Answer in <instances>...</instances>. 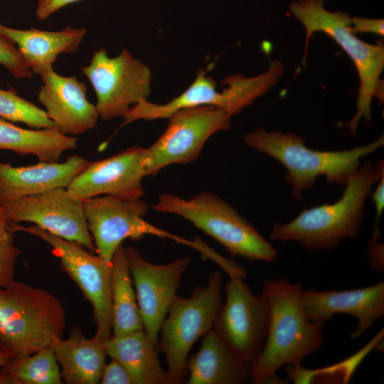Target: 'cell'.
Returning <instances> with one entry per match:
<instances>
[{"label": "cell", "mask_w": 384, "mask_h": 384, "mask_svg": "<svg viewBox=\"0 0 384 384\" xmlns=\"http://www.w3.org/2000/svg\"><path fill=\"white\" fill-rule=\"evenodd\" d=\"M225 301L213 329L234 355L250 368L260 355L268 331L270 305L267 297L255 295L240 277H229Z\"/></svg>", "instance_id": "7c38bea8"}, {"label": "cell", "mask_w": 384, "mask_h": 384, "mask_svg": "<svg viewBox=\"0 0 384 384\" xmlns=\"http://www.w3.org/2000/svg\"><path fill=\"white\" fill-rule=\"evenodd\" d=\"M97 95L95 105L103 120L123 118L151 92V72L140 60L123 49L110 58L102 48L95 52L88 65L81 68Z\"/></svg>", "instance_id": "8fae6325"}, {"label": "cell", "mask_w": 384, "mask_h": 384, "mask_svg": "<svg viewBox=\"0 0 384 384\" xmlns=\"http://www.w3.org/2000/svg\"><path fill=\"white\" fill-rule=\"evenodd\" d=\"M11 360L0 350V367L9 363Z\"/></svg>", "instance_id": "e575fe53"}, {"label": "cell", "mask_w": 384, "mask_h": 384, "mask_svg": "<svg viewBox=\"0 0 384 384\" xmlns=\"http://www.w3.org/2000/svg\"><path fill=\"white\" fill-rule=\"evenodd\" d=\"M101 384H134L128 371L115 360L105 364L100 381Z\"/></svg>", "instance_id": "f546056e"}, {"label": "cell", "mask_w": 384, "mask_h": 384, "mask_svg": "<svg viewBox=\"0 0 384 384\" xmlns=\"http://www.w3.org/2000/svg\"><path fill=\"white\" fill-rule=\"evenodd\" d=\"M222 274L212 272L205 285L195 287L189 297L176 295L171 305L158 339L167 363L169 384L185 381L190 350L213 329L222 306Z\"/></svg>", "instance_id": "52a82bcc"}, {"label": "cell", "mask_w": 384, "mask_h": 384, "mask_svg": "<svg viewBox=\"0 0 384 384\" xmlns=\"http://www.w3.org/2000/svg\"><path fill=\"white\" fill-rule=\"evenodd\" d=\"M112 315L114 336L144 329L126 250L120 245L112 259Z\"/></svg>", "instance_id": "d4e9b609"}, {"label": "cell", "mask_w": 384, "mask_h": 384, "mask_svg": "<svg viewBox=\"0 0 384 384\" xmlns=\"http://www.w3.org/2000/svg\"><path fill=\"white\" fill-rule=\"evenodd\" d=\"M0 64L16 78H32L33 76L15 44L1 34Z\"/></svg>", "instance_id": "f1b7e54d"}, {"label": "cell", "mask_w": 384, "mask_h": 384, "mask_svg": "<svg viewBox=\"0 0 384 384\" xmlns=\"http://www.w3.org/2000/svg\"><path fill=\"white\" fill-rule=\"evenodd\" d=\"M65 328V309L51 292L15 279L0 288V350L11 361L51 346Z\"/></svg>", "instance_id": "277c9868"}, {"label": "cell", "mask_w": 384, "mask_h": 384, "mask_svg": "<svg viewBox=\"0 0 384 384\" xmlns=\"http://www.w3.org/2000/svg\"><path fill=\"white\" fill-rule=\"evenodd\" d=\"M244 142L259 152L274 158L287 169L285 181L292 196L302 199L319 176L327 183L344 186L361 165L363 157L384 144V137L363 146L342 151H318L309 148L305 139L295 134L269 132L262 128L244 134Z\"/></svg>", "instance_id": "3957f363"}, {"label": "cell", "mask_w": 384, "mask_h": 384, "mask_svg": "<svg viewBox=\"0 0 384 384\" xmlns=\"http://www.w3.org/2000/svg\"><path fill=\"white\" fill-rule=\"evenodd\" d=\"M371 199L375 206V226L369 244L377 242L380 233L378 232V223L384 209V176L378 181L375 189L371 193Z\"/></svg>", "instance_id": "4dcf8cb0"}, {"label": "cell", "mask_w": 384, "mask_h": 384, "mask_svg": "<svg viewBox=\"0 0 384 384\" xmlns=\"http://www.w3.org/2000/svg\"><path fill=\"white\" fill-rule=\"evenodd\" d=\"M144 331L158 346L159 334L191 260L165 265L151 263L134 247H125Z\"/></svg>", "instance_id": "9a60e30c"}, {"label": "cell", "mask_w": 384, "mask_h": 384, "mask_svg": "<svg viewBox=\"0 0 384 384\" xmlns=\"http://www.w3.org/2000/svg\"><path fill=\"white\" fill-rule=\"evenodd\" d=\"M384 176V164L370 160L351 177L342 196L335 203L302 210L292 220L273 225L270 238L278 242H296L309 250H326L341 241L355 239L361 228L366 201L373 186Z\"/></svg>", "instance_id": "7a4b0ae2"}, {"label": "cell", "mask_w": 384, "mask_h": 384, "mask_svg": "<svg viewBox=\"0 0 384 384\" xmlns=\"http://www.w3.org/2000/svg\"><path fill=\"white\" fill-rule=\"evenodd\" d=\"M152 208L188 220L218 242L233 257L272 262L278 256L276 248L252 223L212 192H201L189 199L161 193Z\"/></svg>", "instance_id": "8992f818"}, {"label": "cell", "mask_w": 384, "mask_h": 384, "mask_svg": "<svg viewBox=\"0 0 384 384\" xmlns=\"http://www.w3.org/2000/svg\"><path fill=\"white\" fill-rule=\"evenodd\" d=\"M198 351L188 358L187 384H242L250 380V368L241 362L212 329Z\"/></svg>", "instance_id": "44dd1931"}, {"label": "cell", "mask_w": 384, "mask_h": 384, "mask_svg": "<svg viewBox=\"0 0 384 384\" xmlns=\"http://www.w3.org/2000/svg\"><path fill=\"white\" fill-rule=\"evenodd\" d=\"M77 147L75 137L56 129H24L0 118V149L31 154L39 161L58 162L65 151Z\"/></svg>", "instance_id": "cb8c5ba5"}, {"label": "cell", "mask_w": 384, "mask_h": 384, "mask_svg": "<svg viewBox=\"0 0 384 384\" xmlns=\"http://www.w3.org/2000/svg\"><path fill=\"white\" fill-rule=\"evenodd\" d=\"M168 119L165 131L146 148L145 176H154L169 165L193 162L212 135L231 127V116L213 105L181 109Z\"/></svg>", "instance_id": "30bf717a"}, {"label": "cell", "mask_w": 384, "mask_h": 384, "mask_svg": "<svg viewBox=\"0 0 384 384\" xmlns=\"http://www.w3.org/2000/svg\"><path fill=\"white\" fill-rule=\"evenodd\" d=\"M277 81V76L272 69L250 78L232 75L224 80L226 87L218 92L215 81L201 71L185 91L169 102L161 105L144 100L133 106L124 117L122 125L139 119L169 118L178 110L200 105L218 107L232 117L265 94Z\"/></svg>", "instance_id": "ba28073f"}, {"label": "cell", "mask_w": 384, "mask_h": 384, "mask_svg": "<svg viewBox=\"0 0 384 384\" xmlns=\"http://www.w3.org/2000/svg\"><path fill=\"white\" fill-rule=\"evenodd\" d=\"M10 225L14 233L21 231L33 235L52 247L62 269L90 302L96 324L94 337L105 345L112 330V261L107 262L98 255H93L77 242L61 238L35 225L25 227L10 223Z\"/></svg>", "instance_id": "9c48e42d"}, {"label": "cell", "mask_w": 384, "mask_h": 384, "mask_svg": "<svg viewBox=\"0 0 384 384\" xmlns=\"http://www.w3.org/2000/svg\"><path fill=\"white\" fill-rule=\"evenodd\" d=\"M146 148L132 146L102 160L90 162L66 188L74 198L110 196L124 199L141 198L145 177Z\"/></svg>", "instance_id": "2e32d148"}, {"label": "cell", "mask_w": 384, "mask_h": 384, "mask_svg": "<svg viewBox=\"0 0 384 384\" xmlns=\"http://www.w3.org/2000/svg\"><path fill=\"white\" fill-rule=\"evenodd\" d=\"M0 117L3 119L26 124L31 129H56L45 110L18 95L12 88H0Z\"/></svg>", "instance_id": "4316f807"}, {"label": "cell", "mask_w": 384, "mask_h": 384, "mask_svg": "<svg viewBox=\"0 0 384 384\" xmlns=\"http://www.w3.org/2000/svg\"><path fill=\"white\" fill-rule=\"evenodd\" d=\"M85 33V28L70 26L61 31H48L36 28L19 30L0 23V34L17 45L28 68L40 75L53 70V64L59 54L76 51Z\"/></svg>", "instance_id": "ffe728a7"}, {"label": "cell", "mask_w": 384, "mask_h": 384, "mask_svg": "<svg viewBox=\"0 0 384 384\" xmlns=\"http://www.w3.org/2000/svg\"><path fill=\"white\" fill-rule=\"evenodd\" d=\"M51 347L65 383H100L107 354L104 344L94 336L87 338L81 328L75 326L67 338L57 340Z\"/></svg>", "instance_id": "7402d4cb"}, {"label": "cell", "mask_w": 384, "mask_h": 384, "mask_svg": "<svg viewBox=\"0 0 384 384\" xmlns=\"http://www.w3.org/2000/svg\"><path fill=\"white\" fill-rule=\"evenodd\" d=\"M301 302L312 321L325 324L338 314L353 316L357 325L350 336L357 338L384 316V282L341 291L302 289Z\"/></svg>", "instance_id": "e0dca14e"}, {"label": "cell", "mask_w": 384, "mask_h": 384, "mask_svg": "<svg viewBox=\"0 0 384 384\" xmlns=\"http://www.w3.org/2000/svg\"><path fill=\"white\" fill-rule=\"evenodd\" d=\"M21 254L14 242V232L0 204V288L14 280L16 262Z\"/></svg>", "instance_id": "83f0119b"}, {"label": "cell", "mask_w": 384, "mask_h": 384, "mask_svg": "<svg viewBox=\"0 0 384 384\" xmlns=\"http://www.w3.org/2000/svg\"><path fill=\"white\" fill-rule=\"evenodd\" d=\"M80 0H38L36 16L39 21H45L63 7Z\"/></svg>", "instance_id": "d6a6232c"}, {"label": "cell", "mask_w": 384, "mask_h": 384, "mask_svg": "<svg viewBox=\"0 0 384 384\" xmlns=\"http://www.w3.org/2000/svg\"><path fill=\"white\" fill-rule=\"evenodd\" d=\"M41 77L43 85L38 100L58 130L67 135H78L96 125L99 114L96 106L86 97L84 82L73 75H60L54 70Z\"/></svg>", "instance_id": "ac0fdd59"}, {"label": "cell", "mask_w": 384, "mask_h": 384, "mask_svg": "<svg viewBox=\"0 0 384 384\" xmlns=\"http://www.w3.org/2000/svg\"><path fill=\"white\" fill-rule=\"evenodd\" d=\"M0 384H14L11 376L2 367H0Z\"/></svg>", "instance_id": "836d02e7"}, {"label": "cell", "mask_w": 384, "mask_h": 384, "mask_svg": "<svg viewBox=\"0 0 384 384\" xmlns=\"http://www.w3.org/2000/svg\"><path fill=\"white\" fill-rule=\"evenodd\" d=\"M9 223L29 222L48 233L75 241L96 252L89 231L82 201L73 198L66 188H58L1 204Z\"/></svg>", "instance_id": "5bb4252c"}, {"label": "cell", "mask_w": 384, "mask_h": 384, "mask_svg": "<svg viewBox=\"0 0 384 384\" xmlns=\"http://www.w3.org/2000/svg\"><path fill=\"white\" fill-rule=\"evenodd\" d=\"M80 156L63 162L39 161L15 167L0 161V204L58 188H67L89 164Z\"/></svg>", "instance_id": "d6986e66"}, {"label": "cell", "mask_w": 384, "mask_h": 384, "mask_svg": "<svg viewBox=\"0 0 384 384\" xmlns=\"http://www.w3.org/2000/svg\"><path fill=\"white\" fill-rule=\"evenodd\" d=\"M324 4V0H300L292 2L289 10L305 28L304 63L309 38L318 31L333 38L353 62L360 80L357 110L348 124L353 135L361 119L370 121L373 98L376 97L383 101L380 75L384 69V46L382 42L370 44L357 38L351 29L349 15L340 11H329Z\"/></svg>", "instance_id": "5b68a950"}, {"label": "cell", "mask_w": 384, "mask_h": 384, "mask_svg": "<svg viewBox=\"0 0 384 384\" xmlns=\"http://www.w3.org/2000/svg\"><path fill=\"white\" fill-rule=\"evenodd\" d=\"M14 384H61L60 366L51 346L1 366Z\"/></svg>", "instance_id": "484cf974"}, {"label": "cell", "mask_w": 384, "mask_h": 384, "mask_svg": "<svg viewBox=\"0 0 384 384\" xmlns=\"http://www.w3.org/2000/svg\"><path fill=\"white\" fill-rule=\"evenodd\" d=\"M351 29L354 34L373 33L383 36L384 35V21L383 19L353 17L351 18Z\"/></svg>", "instance_id": "1f68e13d"}, {"label": "cell", "mask_w": 384, "mask_h": 384, "mask_svg": "<svg viewBox=\"0 0 384 384\" xmlns=\"http://www.w3.org/2000/svg\"><path fill=\"white\" fill-rule=\"evenodd\" d=\"M104 346L107 356L124 366L134 384H169L167 371L158 356V346L144 329L112 335Z\"/></svg>", "instance_id": "603a6c76"}, {"label": "cell", "mask_w": 384, "mask_h": 384, "mask_svg": "<svg viewBox=\"0 0 384 384\" xmlns=\"http://www.w3.org/2000/svg\"><path fill=\"white\" fill-rule=\"evenodd\" d=\"M82 203L96 252L107 262L112 261L123 240H141L147 235L171 239L196 250L198 247V240H186L146 221L143 217L148 212V205L141 198L100 196L87 198Z\"/></svg>", "instance_id": "4fadbf2b"}, {"label": "cell", "mask_w": 384, "mask_h": 384, "mask_svg": "<svg viewBox=\"0 0 384 384\" xmlns=\"http://www.w3.org/2000/svg\"><path fill=\"white\" fill-rule=\"evenodd\" d=\"M302 286L285 277L265 279L263 293L270 305V321L263 348L250 369L255 384L284 381L277 376L285 366H296L324 343V323L309 320L301 302Z\"/></svg>", "instance_id": "6da1fadb"}]
</instances>
